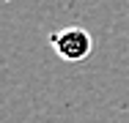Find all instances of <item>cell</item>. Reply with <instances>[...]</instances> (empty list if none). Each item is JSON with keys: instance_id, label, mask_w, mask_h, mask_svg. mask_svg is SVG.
Returning <instances> with one entry per match:
<instances>
[{"instance_id": "6da1fadb", "label": "cell", "mask_w": 129, "mask_h": 123, "mask_svg": "<svg viewBox=\"0 0 129 123\" xmlns=\"http://www.w3.org/2000/svg\"><path fill=\"white\" fill-rule=\"evenodd\" d=\"M52 49L60 60L66 63H77V60H85L93 49V38L88 30L82 27H60L58 33H52Z\"/></svg>"}]
</instances>
